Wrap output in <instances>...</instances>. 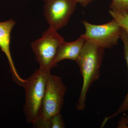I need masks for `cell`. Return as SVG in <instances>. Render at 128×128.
<instances>
[{"instance_id":"7c38bea8","label":"cell","mask_w":128,"mask_h":128,"mask_svg":"<svg viewBox=\"0 0 128 128\" xmlns=\"http://www.w3.org/2000/svg\"><path fill=\"white\" fill-rule=\"evenodd\" d=\"M65 128L64 120L60 113L52 117L48 123V128Z\"/></svg>"},{"instance_id":"8fae6325","label":"cell","mask_w":128,"mask_h":128,"mask_svg":"<svg viewBox=\"0 0 128 128\" xmlns=\"http://www.w3.org/2000/svg\"><path fill=\"white\" fill-rule=\"evenodd\" d=\"M110 9L124 11L128 10V0H112L110 6Z\"/></svg>"},{"instance_id":"6da1fadb","label":"cell","mask_w":128,"mask_h":128,"mask_svg":"<svg viewBox=\"0 0 128 128\" xmlns=\"http://www.w3.org/2000/svg\"><path fill=\"white\" fill-rule=\"evenodd\" d=\"M105 49L90 41H86L76 62L83 78L82 89L76 104L77 110L86 107L88 92L92 84L98 80Z\"/></svg>"},{"instance_id":"ba28073f","label":"cell","mask_w":128,"mask_h":128,"mask_svg":"<svg viewBox=\"0 0 128 128\" xmlns=\"http://www.w3.org/2000/svg\"><path fill=\"white\" fill-rule=\"evenodd\" d=\"M86 40L80 36L77 40L73 42L62 41L60 44L54 60V64L57 66L58 62L64 60H70L76 61L78 59Z\"/></svg>"},{"instance_id":"52a82bcc","label":"cell","mask_w":128,"mask_h":128,"mask_svg":"<svg viewBox=\"0 0 128 128\" xmlns=\"http://www.w3.org/2000/svg\"><path fill=\"white\" fill-rule=\"evenodd\" d=\"M16 24V22L12 19L0 22V48L7 57L14 81L18 86H22L26 80L21 78L18 75L13 63L10 51L11 33Z\"/></svg>"},{"instance_id":"5b68a950","label":"cell","mask_w":128,"mask_h":128,"mask_svg":"<svg viewBox=\"0 0 128 128\" xmlns=\"http://www.w3.org/2000/svg\"><path fill=\"white\" fill-rule=\"evenodd\" d=\"M82 24L86 32L81 36L104 49L110 48L117 45L120 39L122 28L113 18L112 21L102 25H95L86 20Z\"/></svg>"},{"instance_id":"8992f818","label":"cell","mask_w":128,"mask_h":128,"mask_svg":"<svg viewBox=\"0 0 128 128\" xmlns=\"http://www.w3.org/2000/svg\"><path fill=\"white\" fill-rule=\"evenodd\" d=\"M77 4L76 0H46L44 14L49 27L57 31L65 26Z\"/></svg>"},{"instance_id":"9c48e42d","label":"cell","mask_w":128,"mask_h":128,"mask_svg":"<svg viewBox=\"0 0 128 128\" xmlns=\"http://www.w3.org/2000/svg\"><path fill=\"white\" fill-rule=\"evenodd\" d=\"M120 39L122 41L124 44V56L126 60L128 68V36L124 30H122ZM128 111V92L124 99L120 107L118 110L113 114L109 116H106L104 120L102 123L104 124H106L108 120L116 116L118 114L123 112Z\"/></svg>"},{"instance_id":"3957f363","label":"cell","mask_w":128,"mask_h":128,"mask_svg":"<svg viewBox=\"0 0 128 128\" xmlns=\"http://www.w3.org/2000/svg\"><path fill=\"white\" fill-rule=\"evenodd\" d=\"M66 87L60 77L50 74L42 102L40 116L34 128H48L50 118L60 111L64 103Z\"/></svg>"},{"instance_id":"30bf717a","label":"cell","mask_w":128,"mask_h":128,"mask_svg":"<svg viewBox=\"0 0 128 128\" xmlns=\"http://www.w3.org/2000/svg\"><path fill=\"white\" fill-rule=\"evenodd\" d=\"M109 12L128 36V10L118 11L110 9Z\"/></svg>"},{"instance_id":"277c9868","label":"cell","mask_w":128,"mask_h":128,"mask_svg":"<svg viewBox=\"0 0 128 128\" xmlns=\"http://www.w3.org/2000/svg\"><path fill=\"white\" fill-rule=\"evenodd\" d=\"M64 38L57 30L49 27L44 32L42 37L31 44L32 50L40 68L48 72L57 66L54 60L60 44Z\"/></svg>"},{"instance_id":"7a4b0ae2","label":"cell","mask_w":128,"mask_h":128,"mask_svg":"<svg viewBox=\"0 0 128 128\" xmlns=\"http://www.w3.org/2000/svg\"><path fill=\"white\" fill-rule=\"evenodd\" d=\"M50 72L39 68L28 79L22 86L25 92L24 112L28 122L34 125L39 119L42 102Z\"/></svg>"},{"instance_id":"4fadbf2b","label":"cell","mask_w":128,"mask_h":128,"mask_svg":"<svg viewBox=\"0 0 128 128\" xmlns=\"http://www.w3.org/2000/svg\"><path fill=\"white\" fill-rule=\"evenodd\" d=\"M94 0H76L77 3H79L83 7H86Z\"/></svg>"}]
</instances>
